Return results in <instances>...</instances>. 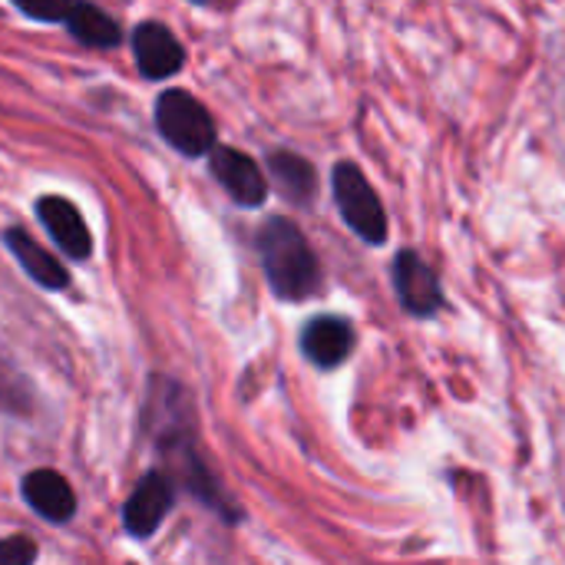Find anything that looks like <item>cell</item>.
<instances>
[{
  "label": "cell",
  "instance_id": "obj_4",
  "mask_svg": "<svg viewBox=\"0 0 565 565\" xmlns=\"http://www.w3.org/2000/svg\"><path fill=\"white\" fill-rule=\"evenodd\" d=\"M394 288H397L401 305L417 318H430L444 305L440 281H437L434 268L417 252H401L394 258Z\"/></svg>",
  "mask_w": 565,
  "mask_h": 565
},
{
  "label": "cell",
  "instance_id": "obj_2",
  "mask_svg": "<svg viewBox=\"0 0 565 565\" xmlns=\"http://www.w3.org/2000/svg\"><path fill=\"white\" fill-rule=\"evenodd\" d=\"M156 126L169 146L185 156H205L215 149V122L209 109L185 89H169L156 103Z\"/></svg>",
  "mask_w": 565,
  "mask_h": 565
},
{
  "label": "cell",
  "instance_id": "obj_10",
  "mask_svg": "<svg viewBox=\"0 0 565 565\" xmlns=\"http://www.w3.org/2000/svg\"><path fill=\"white\" fill-rule=\"evenodd\" d=\"M23 497L43 520H53V523H66L76 510V497L70 483L53 470H33L23 480Z\"/></svg>",
  "mask_w": 565,
  "mask_h": 565
},
{
  "label": "cell",
  "instance_id": "obj_12",
  "mask_svg": "<svg viewBox=\"0 0 565 565\" xmlns=\"http://www.w3.org/2000/svg\"><path fill=\"white\" fill-rule=\"evenodd\" d=\"M66 26L70 33L86 43V46H116L119 43V26L113 17H106L99 7L93 3H70L66 13Z\"/></svg>",
  "mask_w": 565,
  "mask_h": 565
},
{
  "label": "cell",
  "instance_id": "obj_13",
  "mask_svg": "<svg viewBox=\"0 0 565 565\" xmlns=\"http://www.w3.org/2000/svg\"><path fill=\"white\" fill-rule=\"evenodd\" d=\"M271 172L281 185V192L295 202H308L315 195V169L301 156L291 152H275L271 156Z\"/></svg>",
  "mask_w": 565,
  "mask_h": 565
},
{
  "label": "cell",
  "instance_id": "obj_6",
  "mask_svg": "<svg viewBox=\"0 0 565 565\" xmlns=\"http://www.w3.org/2000/svg\"><path fill=\"white\" fill-rule=\"evenodd\" d=\"M132 50H136V63H139L142 76H149V79L172 76L185 60L182 43L172 36V30L166 23H156V20H146L136 26Z\"/></svg>",
  "mask_w": 565,
  "mask_h": 565
},
{
  "label": "cell",
  "instance_id": "obj_9",
  "mask_svg": "<svg viewBox=\"0 0 565 565\" xmlns=\"http://www.w3.org/2000/svg\"><path fill=\"white\" fill-rule=\"evenodd\" d=\"M354 348V331L341 318H315L301 334V351L318 367H338Z\"/></svg>",
  "mask_w": 565,
  "mask_h": 565
},
{
  "label": "cell",
  "instance_id": "obj_3",
  "mask_svg": "<svg viewBox=\"0 0 565 565\" xmlns=\"http://www.w3.org/2000/svg\"><path fill=\"white\" fill-rule=\"evenodd\" d=\"M334 199H338V209L344 215V222L371 245H381L387 238V215H384V205L377 199V192L371 189V182L364 179V172L351 162H341L334 166Z\"/></svg>",
  "mask_w": 565,
  "mask_h": 565
},
{
  "label": "cell",
  "instance_id": "obj_14",
  "mask_svg": "<svg viewBox=\"0 0 565 565\" xmlns=\"http://www.w3.org/2000/svg\"><path fill=\"white\" fill-rule=\"evenodd\" d=\"M36 546L23 536L13 540H0V565H33Z\"/></svg>",
  "mask_w": 565,
  "mask_h": 565
},
{
  "label": "cell",
  "instance_id": "obj_1",
  "mask_svg": "<svg viewBox=\"0 0 565 565\" xmlns=\"http://www.w3.org/2000/svg\"><path fill=\"white\" fill-rule=\"evenodd\" d=\"M258 252L268 285L285 301H305L318 291L321 271L301 228L288 218H268L258 232Z\"/></svg>",
  "mask_w": 565,
  "mask_h": 565
},
{
  "label": "cell",
  "instance_id": "obj_11",
  "mask_svg": "<svg viewBox=\"0 0 565 565\" xmlns=\"http://www.w3.org/2000/svg\"><path fill=\"white\" fill-rule=\"evenodd\" d=\"M3 242H7V248L17 255V262L23 265V271L33 281H40L43 288H66V281H70L66 278V268L40 242H33L23 228H7Z\"/></svg>",
  "mask_w": 565,
  "mask_h": 565
},
{
  "label": "cell",
  "instance_id": "obj_5",
  "mask_svg": "<svg viewBox=\"0 0 565 565\" xmlns=\"http://www.w3.org/2000/svg\"><path fill=\"white\" fill-rule=\"evenodd\" d=\"M175 490L169 483L166 473H146L139 480V487L132 490L126 510H122V523L132 536L146 540L159 530V523L166 520V513L172 510Z\"/></svg>",
  "mask_w": 565,
  "mask_h": 565
},
{
  "label": "cell",
  "instance_id": "obj_8",
  "mask_svg": "<svg viewBox=\"0 0 565 565\" xmlns=\"http://www.w3.org/2000/svg\"><path fill=\"white\" fill-rule=\"evenodd\" d=\"M36 215L43 222V228L56 238V245L70 255V258H86L89 255V228L83 222V215L76 212L73 202L60 199V195H46L36 205Z\"/></svg>",
  "mask_w": 565,
  "mask_h": 565
},
{
  "label": "cell",
  "instance_id": "obj_7",
  "mask_svg": "<svg viewBox=\"0 0 565 565\" xmlns=\"http://www.w3.org/2000/svg\"><path fill=\"white\" fill-rule=\"evenodd\" d=\"M212 172L215 179L225 185V192L238 202V205H262L265 195H268V185H265V175L262 169L255 166V159H248L245 152L238 149H212Z\"/></svg>",
  "mask_w": 565,
  "mask_h": 565
}]
</instances>
